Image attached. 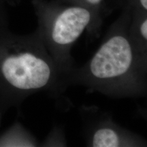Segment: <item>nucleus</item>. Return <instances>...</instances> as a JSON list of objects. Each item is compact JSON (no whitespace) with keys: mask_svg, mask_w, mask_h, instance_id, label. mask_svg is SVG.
Returning <instances> with one entry per match:
<instances>
[{"mask_svg":"<svg viewBox=\"0 0 147 147\" xmlns=\"http://www.w3.org/2000/svg\"><path fill=\"white\" fill-rule=\"evenodd\" d=\"M131 13L121 10L90 59L65 75L66 87L82 86L112 98L146 96L147 54L139 51L129 36Z\"/></svg>","mask_w":147,"mask_h":147,"instance_id":"obj_1","label":"nucleus"},{"mask_svg":"<svg viewBox=\"0 0 147 147\" xmlns=\"http://www.w3.org/2000/svg\"><path fill=\"white\" fill-rule=\"evenodd\" d=\"M14 41L0 55V76L5 85L23 96L43 92L55 100L63 97L67 89L64 74L38 31Z\"/></svg>","mask_w":147,"mask_h":147,"instance_id":"obj_2","label":"nucleus"},{"mask_svg":"<svg viewBox=\"0 0 147 147\" xmlns=\"http://www.w3.org/2000/svg\"><path fill=\"white\" fill-rule=\"evenodd\" d=\"M39 33L48 52L64 76L75 66L71 55L74 45L87 31L91 40L100 36L102 26L85 7L57 0H32Z\"/></svg>","mask_w":147,"mask_h":147,"instance_id":"obj_3","label":"nucleus"},{"mask_svg":"<svg viewBox=\"0 0 147 147\" xmlns=\"http://www.w3.org/2000/svg\"><path fill=\"white\" fill-rule=\"evenodd\" d=\"M79 114L88 146H146L145 138L119 125L109 114L96 106L82 105L79 108Z\"/></svg>","mask_w":147,"mask_h":147,"instance_id":"obj_4","label":"nucleus"},{"mask_svg":"<svg viewBox=\"0 0 147 147\" xmlns=\"http://www.w3.org/2000/svg\"><path fill=\"white\" fill-rule=\"evenodd\" d=\"M129 36L136 47L147 54V12H131Z\"/></svg>","mask_w":147,"mask_h":147,"instance_id":"obj_5","label":"nucleus"},{"mask_svg":"<svg viewBox=\"0 0 147 147\" xmlns=\"http://www.w3.org/2000/svg\"><path fill=\"white\" fill-rule=\"evenodd\" d=\"M57 1L67 4L81 5L89 9L93 12L97 21L102 26L105 18L112 12L109 6L110 0H57Z\"/></svg>","mask_w":147,"mask_h":147,"instance_id":"obj_6","label":"nucleus"},{"mask_svg":"<svg viewBox=\"0 0 147 147\" xmlns=\"http://www.w3.org/2000/svg\"><path fill=\"white\" fill-rule=\"evenodd\" d=\"M109 5L112 12L116 8L147 12V0H110Z\"/></svg>","mask_w":147,"mask_h":147,"instance_id":"obj_7","label":"nucleus"},{"mask_svg":"<svg viewBox=\"0 0 147 147\" xmlns=\"http://www.w3.org/2000/svg\"><path fill=\"white\" fill-rule=\"evenodd\" d=\"M45 146H66L65 133L60 127H56L51 130L47 138L43 142Z\"/></svg>","mask_w":147,"mask_h":147,"instance_id":"obj_8","label":"nucleus"}]
</instances>
